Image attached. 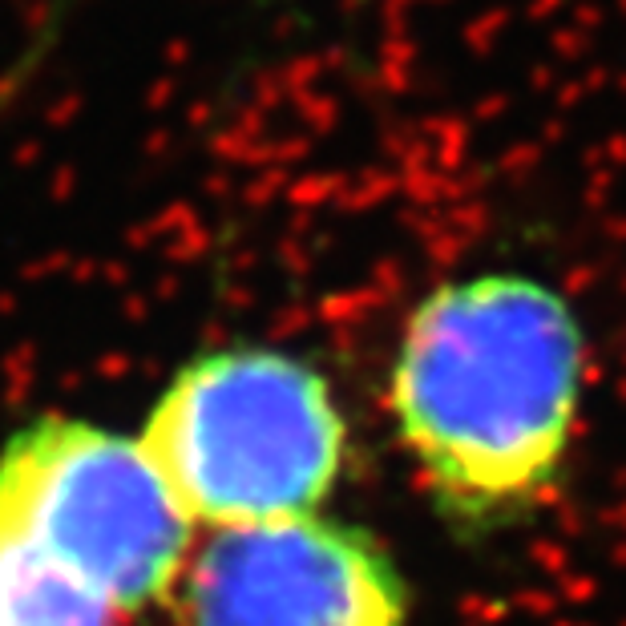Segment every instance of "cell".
I'll list each match as a JSON object with an SVG mask.
<instances>
[{"label": "cell", "mask_w": 626, "mask_h": 626, "mask_svg": "<svg viewBox=\"0 0 626 626\" xmlns=\"http://www.w3.org/2000/svg\"><path fill=\"white\" fill-rule=\"evenodd\" d=\"M174 606L182 626H404L408 586L372 534L307 513L211 534Z\"/></svg>", "instance_id": "cell-4"}, {"label": "cell", "mask_w": 626, "mask_h": 626, "mask_svg": "<svg viewBox=\"0 0 626 626\" xmlns=\"http://www.w3.org/2000/svg\"><path fill=\"white\" fill-rule=\"evenodd\" d=\"M126 614L53 562L45 550L0 534V626H122Z\"/></svg>", "instance_id": "cell-5"}, {"label": "cell", "mask_w": 626, "mask_h": 626, "mask_svg": "<svg viewBox=\"0 0 626 626\" xmlns=\"http://www.w3.org/2000/svg\"><path fill=\"white\" fill-rule=\"evenodd\" d=\"M388 400L441 513L469 530L517 526L550 501L578 437L582 320L521 271L441 283L404 324Z\"/></svg>", "instance_id": "cell-1"}, {"label": "cell", "mask_w": 626, "mask_h": 626, "mask_svg": "<svg viewBox=\"0 0 626 626\" xmlns=\"http://www.w3.org/2000/svg\"><path fill=\"white\" fill-rule=\"evenodd\" d=\"M138 441L186 517L219 534L316 513L344 473L348 421L311 364L239 344L194 356Z\"/></svg>", "instance_id": "cell-2"}, {"label": "cell", "mask_w": 626, "mask_h": 626, "mask_svg": "<svg viewBox=\"0 0 626 626\" xmlns=\"http://www.w3.org/2000/svg\"><path fill=\"white\" fill-rule=\"evenodd\" d=\"M194 530L138 437L37 416L0 449V534L45 550L126 618L174 594Z\"/></svg>", "instance_id": "cell-3"}]
</instances>
